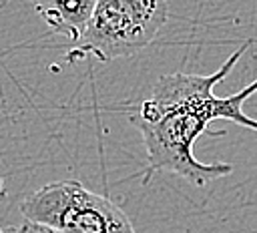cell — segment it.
Here are the masks:
<instances>
[{"label": "cell", "instance_id": "1", "mask_svg": "<svg viewBox=\"0 0 257 233\" xmlns=\"http://www.w3.org/2000/svg\"><path fill=\"white\" fill-rule=\"evenodd\" d=\"M249 44V40L243 42L213 74L173 72L161 76L151 96L131 112L128 119L139 129L147 149L145 183L157 171L177 173L197 187L233 173V167L227 163H201L193 155V147L207 133L209 123L217 119L257 131V121L243 112V102L257 90V78L229 96L213 94L215 84L233 70Z\"/></svg>", "mask_w": 257, "mask_h": 233}, {"label": "cell", "instance_id": "3", "mask_svg": "<svg viewBox=\"0 0 257 233\" xmlns=\"http://www.w3.org/2000/svg\"><path fill=\"white\" fill-rule=\"evenodd\" d=\"M24 219L64 233H137L126 213L108 197L88 191L78 181L40 187L20 203Z\"/></svg>", "mask_w": 257, "mask_h": 233}, {"label": "cell", "instance_id": "5", "mask_svg": "<svg viewBox=\"0 0 257 233\" xmlns=\"http://www.w3.org/2000/svg\"><path fill=\"white\" fill-rule=\"evenodd\" d=\"M8 229H10V233H64L60 229H54L50 225L36 223V221H30V219H24L20 225H10Z\"/></svg>", "mask_w": 257, "mask_h": 233}, {"label": "cell", "instance_id": "6", "mask_svg": "<svg viewBox=\"0 0 257 233\" xmlns=\"http://www.w3.org/2000/svg\"><path fill=\"white\" fill-rule=\"evenodd\" d=\"M0 233H10V229L8 227H0Z\"/></svg>", "mask_w": 257, "mask_h": 233}, {"label": "cell", "instance_id": "4", "mask_svg": "<svg viewBox=\"0 0 257 233\" xmlns=\"http://www.w3.org/2000/svg\"><path fill=\"white\" fill-rule=\"evenodd\" d=\"M98 0H34L38 16L58 34L78 42Z\"/></svg>", "mask_w": 257, "mask_h": 233}, {"label": "cell", "instance_id": "2", "mask_svg": "<svg viewBox=\"0 0 257 233\" xmlns=\"http://www.w3.org/2000/svg\"><path fill=\"white\" fill-rule=\"evenodd\" d=\"M167 16V0H98L74 52L102 62L133 56L157 38Z\"/></svg>", "mask_w": 257, "mask_h": 233}]
</instances>
